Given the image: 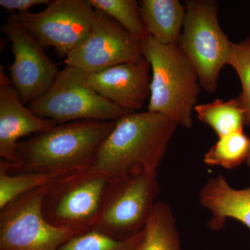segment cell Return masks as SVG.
Returning <instances> with one entry per match:
<instances>
[{"instance_id":"obj_20","label":"cell","mask_w":250,"mask_h":250,"mask_svg":"<svg viewBox=\"0 0 250 250\" xmlns=\"http://www.w3.org/2000/svg\"><path fill=\"white\" fill-rule=\"evenodd\" d=\"M94 9L103 11L122 27L143 41L149 37L136 0H89Z\"/></svg>"},{"instance_id":"obj_21","label":"cell","mask_w":250,"mask_h":250,"mask_svg":"<svg viewBox=\"0 0 250 250\" xmlns=\"http://www.w3.org/2000/svg\"><path fill=\"white\" fill-rule=\"evenodd\" d=\"M142 231L126 240H118L98 230L93 229L77 235L59 250H138Z\"/></svg>"},{"instance_id":"obj_1","label":"cell","mask_w":250,"mask_h":250,"mask_svg":"<svg viewBox=\"0 0 250 250\" xmlns=\"http://www.w3.org/2000/svg\"><path fill=\"white\" fill-rule=\"evenodd\" d=\"M179 125L152 112H134L116 121L99 147L92 169L111 179L157 172Z\"/></svg>"},{"instance_id":"obj_11","label":"cell","mask_w":250,"mask_h":250,"mask_svg":"<svg viewBox=\"0 0 250 250\" xmlns=\"http://www.w3.org/2000/svg\"><path fill=\"white\" fill-rule=\"evenodd\" d=\"M1 31L12 45L11 83L23 104L32 103L50 88L59 70L35 38L9 16Z\"/></svg>"},{"instance_id":"obj_8","label":"cell","mask_w":250,"mask_h":250,"mask_svg":"<svg viewBox=\"0 0 250 250\" xmlns=\"http://www.w3.org/2000/svg\"><path fill=\"white\" fill-rule=\"evenodd\" d=\"M47 190L27 192L0 210V250H59L80 234L47 221L42 212Z\"/></svg>"},{"instance_id":"obj_13","label":"cell","mask_w":250,"mask_h":250,"mask_svg":"<svg viewBox=\"0 0 250 250\" xmlns=\"http://www.w3.org/2000/svg\"><path fill=\"white\" fill-rule=\"evenodd\" d=\"M150 64L143 56L136 62L87 74V79L100 96L118 107L138 112L150 96Z\"/></svg>"},{"instance_id":"obj_4","label":"cell","mask_w":250,"mask_h":250,"mask_svg":"<svg viewBox=\"0 0 250 250\" xmlns=\"http://www.w3.org/2000/svg\"><path fill=\"white\" fill-rule=\"evenodd\" d=\"M185 7L178 45L195 68L200 85L213 94L222 69L228 65L231 42L220 27L214 0H188Z\"/></svg>"},{"instance_id":"obj_6","label":"cell","mask_w":250,"mask_h":250,"mask_svg":"<svg viewBox=\"0 0 250 250\" xmlns=\"http://www.w3.org/2000/svg\"><path fill=\"white\" fill-rule=\"evenodd\" d=\"M111 179L93 169L66 176L47 187L42 212L47 221L81 233L96 227Z\"/></svg>"},{"instance_id":"obj_18","label":"cell","mask_w":250,"mask_h":250,"mask_svg":"<svg viewBox=\"0 0 250 250\" xmlns=\"http://www.w3.org/2000/svg\"><path fill=\"white\" fill-rule=\"evenodd\" d=\"M70 174H72L25 172L11 174L0 167V210L24 194L48 187Z\"/></svg>"},{"instance_id":"obj_2","label":"cell","mask_w":250,"mask_h":250,"mask_svg":"<svg viewBox=\"0 0 250 250\" xmlns=\"http://www.w3.org/2000/svg\"><path fill=\"white\" fill-rule=\"evenodd\" d=\"M115 121H79L59 124L19 143L18 163L0 167L11 174L25 172L73 174L93 167L100 145Z\"/></svg>"},{"instance_id":"obj_9","label":"cell","mask_w":250,"mask_h":250,"mask_svg":"<svg viewBox=\"0 0 250 250\" xmlns=\"http://www.w3.org/2000/svg\"><path fill=\"white\" fill-rule=\"evenodd\" d=\"M95 9L89 0H54L38 13H14L9 16L44 48L52 47L66 57L85 40Z\"/></svg>"},{"instance_id":"obj_5","label":"cell","mask_w":250,"mask_h":250,"mask_svg":"<svg viewBox=\"0 0 250 250\" xmlns=\"http://www.w3.org/2000/svg\"><path fill=\"white\" fill-rule=\"evenodd\" d=\"M29 109L41 118L59 124L79 121H117L134 113L118 107L90 86L87 74L71 66L59 71L42 96Z\"/></svg>"},{"instance_id":"obj_7","label":"cell","mask_w":250,"mask_h":250,"mask_svg":"<svg viewBox=\"0 0 250 250\" xmlns=\"http://www.w3.org/2000/svg\"><path fill=\"white\" fill-rule=\"evenodd\" d=\"M159 193L157 172H141L111 179L95 229L118 240L139 234L146 226Z\"/></svg>"},{"instance_id":"obj_23","label":"cell","mask_w":250,"mask_h":250,"mask_svg":"<svg viewBox=\"0 0 250 250\" xmlns=\"http://www.w3.org/2000/svg\"><path fill=\"white\" fill-rule=\"evenodd\" d=\"M49 0H0V6L12 13L29 12V9L34 6L41 4L48 5Z\"/></svg>"},{"instance_id":"obj_16","label":"cell","mask_w":250,"mask_h":250,"mask_svg":"<svg viewBox=\"0 0 250 250\" xmlns=\"http://www.w3.org/2000/svg\"><path fill=\"white\" fill-rule=\"evenodd\" d=\"M138 250H182L180 236L168 205L156 202L142 231Z\"/></svg>"},{"instance_id":"obj_17","label":"cell","mask_w":250,"mask_h":250,"mask_svg":"<svg viewBox=\"0 0 250 250\" xmlns=\"http://www.w3.org/2000/svg\"><path fill=\"white\" fill-rule=\"evenodd\" d=\"M197 118L209 126L218 137L243 131L246 123V111L238 98L225 101L217 99L211 103L197 104L195 107Z\"/></svg>"},{"instance_id":"obj_24","label":"cell","mask_w":250,"mask_h":250,"mask_svg":"<svg viewBox=\"0 0 250 250\" xmlns=\"http://www.w3.org/2000/svg\"><path fill=\"white\" fill-rule=\"evenodd\" d=\"M246 163H247V165H248V166H249V167H250V152L249 156H248V160H247V161H246Z\"/></svg>"},{"instance_id":"obj_12","label":"cell","mask_w":250,"mask_h":250,"mask_svg":"<svg viewBox=\"0 0 250 250\" xmlns=\"http://www.w3.org/2000/svg\"><path fill=\"white\" fill-rule=\"evenodd\" d=\"M57 123L41 118L22 103L1 65L0 69V157L7 167L18 163L20 139L45 132Z\"/></svg>"},{"instance_id":"obj_22","label":"cell","mask_w":250,"mask_h":250,"mask_svg":"<svg viewBox=\"0 0 250 250\" xmlns=\"http://www.w3.org/2000/svg\"><path fill=\"white\" fill-rule=\"evenodd\" d=\"M228 65L236 70L242 85L239 95L246 111L247 125L250 126V38L235 43L231 42Z\"/></svg>"},{"instance_id":"obj_10","label":"cell","mask_w":250,"mask_h":250,"mask_svg":"<svg viewBox=\"0 0 250 250\" xmlns=\"http://www.w3.org/2000/svg\"><path fill=\"white\" fill-rule=\"evenodd\" d=\"M144 41L122 27L103 11L95 9L85 40L67 54L65 65L90 74L134 62L143 57Z\"/></svg>"},{"instance_id":"obj_3","label":"cell","mask_w":250,"mask_h":250,"mask_svg":"<svg viewBox=\"0 0 250 250\" xmlns=\"http://www.w3.org/2000/svg\"><path fill=\"white\" fill-rule=\"evenodd\" d=\"M143 56L152 72L147 111L191 128L200 93L198 75L191 62L178 44L164 45L150 36L144 41Z\"/></svg>"},{"instance_id":"obj_14","label":"cell","mask_w":250,"mask_h":250,"mask_svg":"<svg viewBox=\"0 0 250 250\" xmlns=\"http://www.w3.org/2000/svg\"><path fill=\"white\" fill-rule=\"evenodd\" d=\"M200 202L211 218L208 227L213 230L223 228L228 219H234L250 229V187L233 188L223 175L208 179L200 190Z\"/></svg>"},{"instance_id":"obj_15","label":"cell","mask_w":250,"mask_h":250,"mask_svg":"<svg viewBox=\"0 0 250 250\" xmlns=\"http://www.w3.org/2000/svg\"><path fill=\"white\" fill-rule=\"evenodd\" d=\"M140 10L148 35L164 45L178 44L186 16L178 0H141Z\"/></svg>"},{"instance_id":"obj_19","label":"cell","mask_w":250,"mask_h":250,"mask_svg":"<svg viewBox=\"0 0 250 250\" xmlns=\"http://www.w3.org/2000/svg\"><path fill=\"white\" fill-rule=\"evenodd\" d=\"M250 139L243 131L219 138L204 156V163L210 166L233 169L248 160Z\"/></svg>"}]
</instances>
